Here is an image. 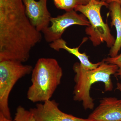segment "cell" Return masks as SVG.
I'll use <instances>...</instances> for the list:
<instances>
[{"label": "cell", "mask_w": 121, "mask_h": 121, "mask_svg": "<svg viewBox=\"0 0 121 121\" xmlns=\"http://www.w3.org/2000/svg\"><path fill=\"white\" fill-rule=\"evenodd\" d=\"M118 69L117 65L106 63L103 60L97 67L91 70H86L80 63H75L73 67L75 73L74 101L82 102L84 109H93L95 103L90 93L91 86L95 83L102 82L104 84L105 91H112L113 86L111 76L116 73Z\"/></svg>", "instance_id": "1"}, {"label": "cell", "mask_w": 121, "mask_h": 121, "mask_svg": "<svg viewBox=\"0 0 121 121\" xmlns=\"http://www.w3.org/2000/svg\"><path fill=\"white\" fill-rule=\"evenodd\" d=\"M31 73L32 84L27 92L28 99L34 103L51 99L63 75L58 62L52 58H40Z\"/></svg>", "instance_id": "2"}, {"label": "cell", "mask_w": 121, "mask_h": 121, "mask_svg": "<svg viewBox=\"0 0 121 121\" xmlns=\"http://www.w3.org/2000/svg\"><path fill=\"white\" fill-rule=\"evenodd\" d=\"M109 5L105 0H91L87 4L80 5L74 9L89 20L90 26L86 28L85 32L95 47L105 43L107 46L111 48L115 42V39L111 33L108 23H104L101 14L102 7L108 8Z\"/></svg>", "instance_id": "3"}, {"label": "cell", "mask_w": 121, "mask_h": 121, "mask_svg": "<svg viewBox=\"0 0 121 121\" xmlns=\"http://www.w3.org/2000/svg\"><path fill=\"white\" fill-rule=\"evenodd\" d=\"M32 66L13 60L0 62V112L5 117L11 118L9 106V95L17 81L31 73Z\"/></svg>", "instance_id": "4"}, {"label": "cell", "mask_w": 121, "mask_h": 121, "mask_svg": "<svg viewBox=\"0 0 121 121\" xmlns=\"http://www.w3.org/2000/svg\"><path fill=\"white\" fill-rule=\"evenodd\" d=\"M76 12L72 10L56 17H52L51 26L42 32L45 41L51 43L61 39L65 30L72 25L90 26L87 18L83 14H78Z\"/></svg>", "instance_id": "5"}, {"label": "cell", "mask_w": 121, "mask_h": 121, "mask_svg": "<svg viewBox=\"0 0 121 121\" xmlns=\"http://www.w3.org/2000/svg\"><path fill=\"white\" fill-rule=\"evenodd\" d=\"M29 110L36 121H94L64 112L59 108L58 103L54 99L37 103L35 107L30 108Z\"/></svg>", "instance_id": "6"}, {"label": "cell", "mask_w": 121, "mask_h": 121, "mask_svg": "<svg viewBox=\"0 0 121 121\" xmlns=\"http://www.w3.org/2000/svg\"><path fill=\"white\" fill-rule=\"evenodd\" d=\"M25 12L32 25L42 32L49 27L52 17L48 9V0H22Z\"/></svg>", "instance_id": "7"}, {"label": "cell", "mask_w": 121, "mask_h": 121, "mask_svg": "<svg viewBox=\"0 0 121 121\" xmlns=\"http://www.w3.org/2000/svg\"><path fill=\"white\" fill-rule=\"evenodd\" d=\"M88 118L94 121H121V99L105 97Z\"/></svg>", "instance_id": "8"}, {"label": "cell", "mask_w": 121, "mask_h": 121, "mask_svg": "<svg viewBox=\"0 0 121 121\" xmlns=\"http://www.w3.org/2000/svg\"><path fill=\"white\" fill-rule=\"evenodd\" d=\"M111 22V26H114L117 32V37L114 45L111 48L110 57L117 56L121 48V5L117 2H112L109 7Z\"/></svg>", "instance_id": "9"}, {"label": "cell", "mask_w": 121, "mask_h": 121, "mask_svg": "<svg viewBox=\"0 0 121 121\" xmlns=\"http://www.w3.org/2000/svg\"><path fill=\"white\" fill-rule=\"evenodd\" d=\"M51 48L56 51H59L61 49L66 50L70 54L76 56L80 61L81 66L86 70L95 69L101 63V61L96 63H93L89 60V56L86 53H81L79 51L80 46L75 48L69 47L67 45V43L63 39H59L56 41L50 43Z\"/></svg>", "instance_id": "10"}, {"label": "cell", "mask_w": 121, "mask_h": 121, "mask_svg": "<svg viewBox=\"0 0 121 121\" xmlns=\"http://www.w3.org/2000/svg\"><path fill=\"white\" fill-rule=\"evenodd\" d=\"M53 1L56 8L66 12L74 10L77 6L82 4L79 0H53Z\"/></svg>", "instance_id": "11"}, {"label": "cell", "mask_w": 121, "mask_h": 121, "mask_svg": "<svg viewBox=\"0 0 121 121\" xmlns=\"http://www.w3.org/2000/svg\"><path fill=\"white\" fill-rule=\"evenodd\" d=\"M14 120L16 121H36L30 110L19 106L17 108Z\"/></svg>", "instance_id": "12"}, {"label": "cell", "mask_w": 121, "mask_h": 121, "mask_svg": "<svg viewBox=\"0 0 121 121\" xmlns=\"http://www.w3.org/2000/svg\"><path fill=\"white\" fill-rule=\"evenodd\" d=\"M105 62L117 65L118 68L114 75L121 79V52L119 55L113 57H109L103 59Z\"/></svg>", "instance_id": "13"}, {"label": "cell", "mask_w": 121, "mask_h": 121, "mask_svg": "<svg viewBox=\"0 0 121 121\" xmlns=\"http://www.w3.org/2000/svg\"><path fill=\"white\" fill-rule=\"evenodd\" d=\"M0 121H16L15 120H12L5 117L2 113L0 112Z\"/></svg>", "instance_id": "14"}, {"label": "cell", "mask_w": 121, "mask_h": 121, "mask_svg": "<svg viewBox=\"0 0 121 121\" xmlns=\"http://www.w3.org/2000/svg\"><path fill=\"white\" fill-rule=\"evenodd\" d=\"M106 2L109 4L112 2H117L121 5V0H105Z\"/></svg>", "instance_id": "15"}, {"label": "cell", "mask_w": 121, "mask_h": 121, "mask_svg": "<svg viewBox=\"0 0 121 121\" xmlns=\"http://www.w3.org/2000/svg\"><path fill=\"white\" fill-rule=\"evenodd\" d=\"M79 0L80 1L82 5H85L89 4L91 0Z\"/></svg>", "instance_id": "16"}, {"label": "cell", "mask_w": 121, "mask_h": 121, "mask_svg": "<svg viewBox=\"0 0 121 121\" xmlns=\"http://www.w3.org/2000/svg\"><path fill=\"white\" fill-rule=\"evenodd\" d=\"M117 89L121 93V82H117Z\"/></svg>", "instance_id": "17"}]
</instances>
